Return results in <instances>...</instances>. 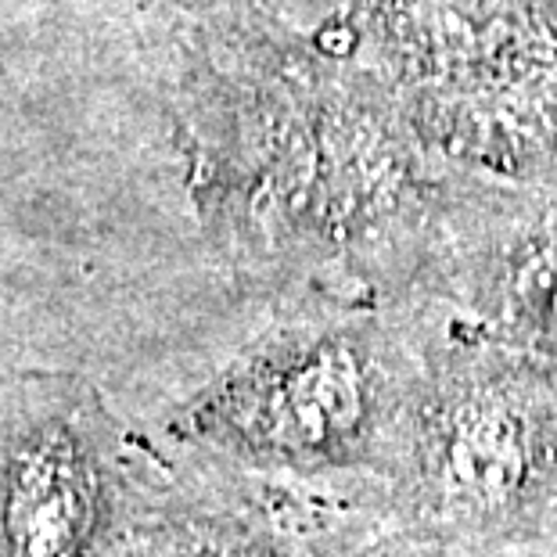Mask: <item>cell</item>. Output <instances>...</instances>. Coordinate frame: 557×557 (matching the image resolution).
<instances>
[{"label": "cell", "instance_id": "ba28073f", "mask_svg": "<svg viewBox=\"0 0 557 557\" xmlns=\"http://www.w3.org/2000/svg\"><path fill=\"white\" fill-rule=\"evenodd\" d=\"M256 4L259 0H151L156 15L165 26H173L176 44L231 26V22L245 18L248 11H256Z\"/></svg>", "mask_w": 557, "mask_h": 557}, {"label": "cell", "instance_id": "52a82bcc", "mask_svg": "<svg viewBox=\"0 0 557 557\" xmlns=\"http://www.w3.org/2000/svg\"><path fill=\"white\" fill-rule=\"evenodd\" d=\"M532 181H557V0H540V58L532 83Z\"/></svg>", "mask_w": 557, "mask_h": 557}, {"label": "cell", "instance_id": "8992f818", "mask_svg": "<svg viewBox=\"0 0 557 557\" xmlns=\"http://www.w3.org/2000/svg\"><path fill=\"white\" fill-rule=\"evenodd\" d=\"M557 443L554 393L496 357H460L429 418V468L446 493L500 507L529 490Z\"/></svg>", "mask_w": 557, "mask_h": 557}, {"label": "cell", "instance_id": "277c9868", "mask_svg": "<svg viewBox=\"0 0 557 557\" xmlns=\"http://www.w3.org/2000/svg\"><path fill=\"white\" fill-rule=\"evenodd\" d=\"M120 465L98 396L69 374L0 382V557H76Z\"/></svg>", "mask_w": 557, "mask_h": 557}, {"label": "cell", "instance_id": "3957f363", "mask_svg": "<svg viewBox=\"0 0 557 557\" xmlns=\"http://www.w3.org/2000/svg\"><path fill=\"white\" fill-rule=\"evenodd\" d=\"M393 87L424 129L479 94L536 22V0H259Z\"/></svg>", "mask_w": 557, "mask_h": 557}, {"label": "cell", "instance_id": "5b68a950", "mask_svg": "<svg viewBox=\"0 0 557 557\" xmlns=\"http://www.w3.org/2000/svg\"><path fill=\"white\" fill-rule=\"evenodd\" d=\"M432 281L493 324L557 349V181L449 170Z\"/></svg>", "mask_w": 557, "mask_h": 557}, {"label": "cell", "instance_id": "6da1fadb", "mask_svg": "<svg viewBox=\"0 0 557 557\" xmlns=\"http://www.w3.org/2000/svg\"><path fill=\"white\" fill-rule=\"evenodd\" d=\"M173 120L201 227L238 263L352 288L432 281L454 162L357 58L256 4L181 44Z\"/></svg>", "mask_w": 557, "mask_h": 557}, {"label": "cell", "instance_id": "7a4b0ae2", "mask_svg": "<svg viewBox=\"0 0 557 557\" xmlns=\"http://www.w3.org/2000/svg\"><path fill=\"white\" fill-rule=\"evenodd\" d=\"M382 393L385 363L371 327H295L212 385L187 424L248 454L327 457L363 443Z\"/></svg>", "mask_w": 557, "mask_h": 557}]
</instances>
